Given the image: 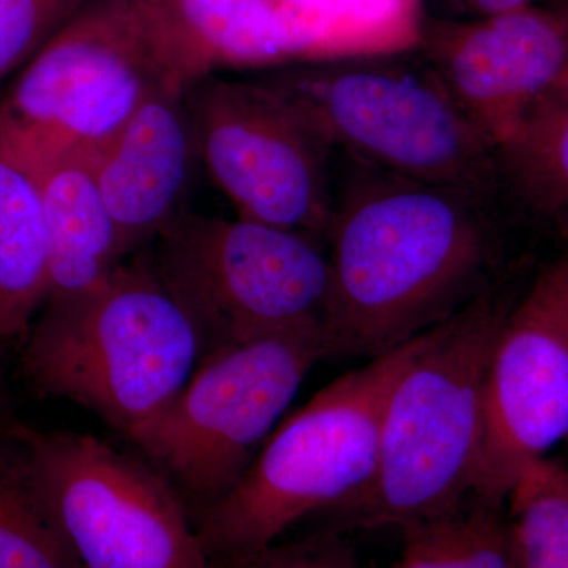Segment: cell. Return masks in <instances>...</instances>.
<instances>
[{"instance_id": "52a82bcc", "label": "cell", "mask_w": 568, "mask_h": 568, "mask_svg": "<svg viewBox=\"0 0 568 568\" xmlns=\"http://www.w3.org/2000/svg\"><path fill=\"white\" fill-rule=\"evenodd\" d=\"M328 346L323 325L204 355L189 383L130 440L182 497L193 521L237 485Z\"/></svg>"}, {"instance_id": "5bb4252c", "label": "cell", "mask_w": 568, "mask_h": 568, "mask_svg": "<svg viewBox=\"0 0 568 568\" xmlns=\"http://www.w3.org/2000/svg\"><path fill=\"white\" fill-rule=\"evenodd\" d=\"M97 152H36L47 224V302L99 286L129 260L97 181Z\"/></svg>"}, {"instance_id": "30bf717a", "label": "cell", "mask_w": 568, "mask_h": 568, "mask_svg": "<svg viewBox=\"0 0 568 568\" xmlns=\"http://www.w3.org/2000/svg\"><path fill=\"white\" fill-rule=\"evenodd\" d=\"M197 156L241 219L327 244L335 151L253 78L207 77L185 92Z\"/></svg>"}, {"instance_id": "9a60e30c", "label": "cell", "mask_w": 568, "mask_h": 568, "mask_svg": "<svg viewBox=\"0 0 568 568\" xmlns=\"http://www.w3.org/2000/svg\"><path fill=\"white\" fill-rule=\"evenodd\" d=\"M497 200L534 248L568 253V89L548 93L493 149Z\"/></svg>"}, {"instance_id": "5b68a950", "label": "cell", "mask_w": 568, "mask_h": 568, "mask_svg": "<svg viewBox=\"0 0 568 568\" xmlns=\"http://www.w3.org/2000/svg\"><path fill=\"white\" fill-rule=\"evenodd\" d=\"M252 78L336 152L413 181L497 196L493 145L426 59H338Z\"/></svg>"}, {"instance_id": "ffe728a7", "label": "cell", "mask_w": 568, "mask_h": 568, "mask_svg": "<svg viewBox=\"0 0 568 568\" xmlns=\"http://www.w3.org/2000/svg\"><path fill=\"white\" fill-rule=\"evenodd\" d=\"M82 0H0V81L31 61Z\"/></svg>"}, {"instance_id": "7c38bea8", "label": "cell", "mask_w": 568, "mask_h": 568, "mask_svg": "<svg viewBox=\"0 0 568 568\" xmlns=\"http://www.w3.org/2000/svg\"><path fill=\"white\" fill-rule=\"evenodd\" d=\"M426 62L478 132L495 145L568 80V10L526 9L440 26Z\"/></svg>"}, {"instance_id": "7402d4cb", "label": "cell", "mask_w": 568, "mask_h": 568, "mask_svg": "<svg viewBox=\"0 0 568 568\" xmlns=\"http://www.w3.org/2000/svg\"><path fill=\"white\" fill-rule=\"evenodd\" d=\"M440 6L446 7L450 14L457 17H470L474 20L499 17V14L511 13L526 9L530 0H437Z\"/></svg>"}, {"instance_id": "603a6c76", "label": "cell", "mask_w": 568, "mask_h": 568, "mask_svg": "<svg viewBox=\"0 0 568 568\" xmlns=\"http://www.w3.org/2000/svg\"><path fill=\"white\" fill-rule=\"evenodd\" d=\"M2 399H3V375L0 366V422H2Z\"/></svg>"}, {"instance_id": "ba28073f", "label": "cell", "mask_w": 568, "mask_h": 568, "mask_svg": "<svg viewBox=\"0 0 568 568\" xmlns=\"http://www.w3.org/2000/svg\"><path fill=\"white\" fill-rule=\"evenodd\" d=\"M149 253L193 321L203 357L290 328L324 327L331 265L327 244L313 235L181 211Z\"/></svg>"}, {"instance_id": "ac0fdd59", "label": "cell", "mask_w": 568, "mask_h": 568, "mask_svg": "<svg viewBox=\"0 0 568 568\" xmlns=\"http://www.w3.org/2000/svg\"><path fill=\"white\" fill-rule=\"evenodd\" d=\"M0 568H82L29 476L13 422H0Z\"/></svg>"}, {"instance_id": "4fadbf2b", "label": "cell", "mask_w": 568, "mask_h": 568, "mask_svg": "<svg viewBox=\"0 0 568 568\" xmlns=\"http://www.w3.org/2000/svg\"><path fill=\"white\" fill-rule=\"evenodd\" d=\"M185 92L155 93L97 152L100 192L129 257L182 211L197 159Z\"/></svg>"}, {"instance_id": "cb8c5ba5", "label": "cell", "mask_w": 568, "mask_h": 568, "mask_svg": "<svg viewBox=\"0 0 568 568\" xmlns=\"http://www.w3.org/2000/svg\"><path fill=\"white\" fill-rule=\"evenodd\" d=\"M560 89H568V80H567L566 84H564V88H560Z\"/></svg>"}, {"instance_id": "7a4b0ae2", "label": "cell", "mask_w": 568, "mask_h": 568, "mask_svg": "<svg viewBox=\"0 0 568 568\" xmlns=\"http://www.w3.org/2000/svg\"><path fill=\"white\" fill-rule=\"evenodd\" d=\"M538 261L433 331L396 377L381 425L375 473L361 491L321 515V530L403 529L447 514L476 489L489 358Z\"/></svg>"}, {"instance_id": "8992f818", "label": "cell", "mask_w": 568, "mask_h": 568, "mask_svg": "<svg viewBox=\"0 0 568 568\" xmlns=\"http://www.w3.org/2000/svg\"><path fill=\"white\" fill-rule=\"evenodd\" d=\"M197 80L156 0H100L52 33L0 110L33 151H100L155 93Z\"/></svg>"}, {"instance_id": "d6986e66", "label": "cell", "mask_w": 568, "mask_h": 568, "mask_svg": "<svg viewBox=\"0 0 568 568\" xmlns=\"http://www.w3.org/2000/svg\"><path fill=\"white\" fill-rule=\"evenodd\" d=\"M507 525L517 568H568V469L540 462L508 495Z\"/></svg>"}, {"instance_id": "44dd1931", "label": "cell", "mask_w": 568, "mask_h": 568, "mask_svg": "<svg viewBox=\"0 0 568 568\" xmlns=\"http://www.w3.org/2000/svg\"><path fill=\"white\" fill-rule=\"evenodd\" d=\"M220 568H358L353 548L339 534L320 530L315 536L271 545L245 558L219 564Z\"/></svg>"}, {"instance_id": "8fae6325", "label": "cell", "mask_w": 568, "mask_h": 568, "mask_svg": "<svg viewBox=\"0 0 568 568\" xmlns=\"http://www.w3.org/2000/svg\"><path fill=\"white\" fill-rule=\"evenodd\" d=\"M568 440V253L545 257L497 335L474 497L506 504L519 477Z\"/></svg>"}, {"instance_id": "9c48e42d", "label": "cell", "mask_w": 568, "mask_h": 568, "mask_svg": "<svg viewBox=\"0 0 568 568\" xmlns=\"http://www.w3.org/2000/svg\"><path fill=\"white\" fill-rule=\"evenodd\" d=\"M13 428L41 506L82 568H220L159 470L84 433Z\"/></svg>"}, {"instance_id": "6da1fadb", "label": "cell", "mask_w": 568, "mask_h": 568, "mask_svg": "<svg viewBox=\"0 0 568 568\" xmlns=\"http://www.w3.org/2000/svg\"><path fill=\"white\" fill-rule=\"evenodd\" d=\"M328 358L381 357L433 331L538 252L496 194L413 181L335 151Z\"/></svg>"}, {"instance_id": "277c9868", "label": "cell", "mask_w": 568, "mask_h": 568, "mask_svg": "<svg viewBox=\"0 0 568 568\" xmlns=\"http://www.w3.org/2000/svg\"><path fill=\"white\" fill-rule=\"evenodd\" d=\"M418 342L336 377L276 426L237 485L193 521L213 562L271 547L368 484L388 394Z\"/></svg>"}, {"instance_id": "d4e9b609", "label": "cell", "mask_w": 568, "mask_h": 568, "mask_svg": "<svg viewBox=\"0 0 568 568\" xmlns=\"http://www.w3.org/2000/svg\"><path fill=\"white\" fill-rule=\"evenodd\" d=\"M566 10H568V6L566 7Z\"/></svg>"}, {"instance_id": "2e32d148", "label": "cell", "mask_w": 568, "mask_h": 568, "mask_svg": "<svg viewBox=\"0 0 568 568\" xmlns=\"http://www.w3.org/2000/svg\"><path fill=\"white\" fill-rule=\"evenodd\" d=\"M47 297L41 164L0 110V342H22Z\"/></svg>"}, {"instance_id": "3957f363", "label": "cell", "mask_w": 568, "mask_h": 568, "mask_svg": "<svg viewBox=\"0 0 568 568\" xmlns=\"http://www.w3.org/2000/svg\"><path fill=\"white\" fill-rule=\"evenodd\" d=\"M21 368L40 394L67 399L132 437L170 405L203 342L141 250L99 286L44 304L22 338Z\"/></svg>"}, {"instance_id": "e0dca14e", "label": "cell", "mask_w": 568, "mask_h": 568, "mask_svg": "<svg viewBox=\"0 0 568 568\" xmlns=\"http://www.w3.org/2000/svg\"><path fill=\"white\" fill-rule=\"evenodd\" d=\"M402 530V552L390 568H517L504 504L470 496Z\"/></svg>"}]
</instances>
